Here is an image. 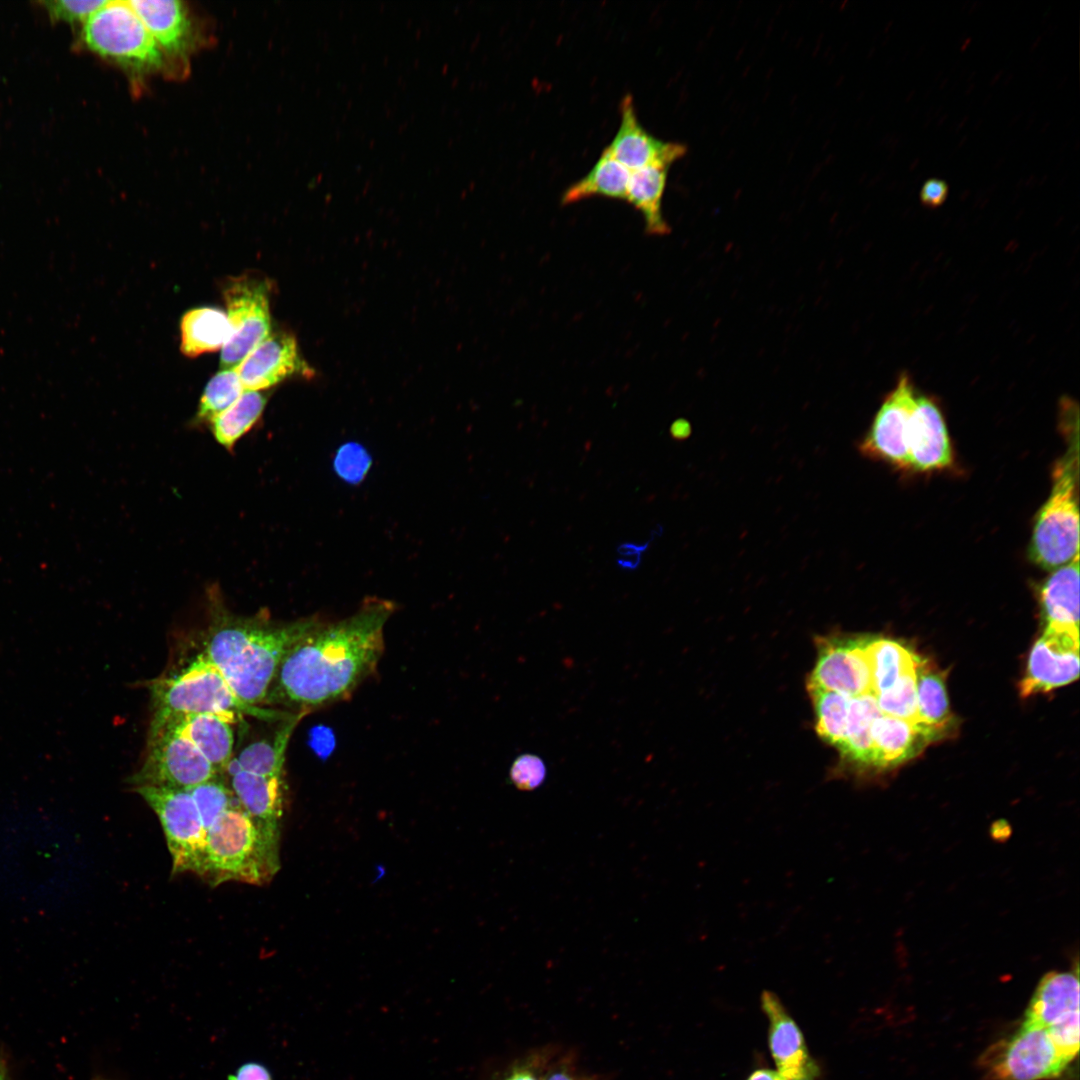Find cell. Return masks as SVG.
Instances as JSON below:
<instances>
[{"instance_id": "cell-14", "label": "cell", "mask_w": 1080, "mask_h": 1080, "mask_svg": "<svg viewBox=\"0 0 1080 1080\" xmlns=\"http://www.w3.org/2000/svg\"><path fill=\"white\" fill-rule=\"evenodd\" d=\"M228 785L249 816L269 852L279 858L281 819L284 811L283 776H261L243 770H228Z\"/></svg>"}, {"instance_id": "cell-12", "label": "cell", "mask_w": 1080, "mask_h": 1080, "mask_svg": "<svg viewBox=\"0 0 1080 1080\" xmlns=\"http://www.w3.org/2000/svg\"><path fill=\"white\" fill-rule=\"evenodd\" d=\"M868 639L823 638L808 689H823L856 697L871 693V672L866 653Z\"/></svg>"}, {"instance_id": "cell-45", "label": "cell", "mask_w": 1080, "mask_h": 1080, "mask_svg": "<svg viewBox=\"0 0 1080 1080\" xmlns=\"http://www.w3.org/2000/svg\"><path fill=\"white\" fill-rule=\"evenodd\" d=\"M545 1080H573L567 1073L557 1071L551 1073Z\"/></svg>"}, {"instance_id": "cell-13", "label": "cell", "mask_w": 1080, "mask_h": 1080, "mask_svg": "<svg viewBox=\"0 0 1080 1080\" xmlns=\"http://www.w3.org/2000/svg\"><path fill=\"white\" fill-rule=\"evenodd\" d=\"M1079 676V631L1045 626L1027 662L1020 694L1027 697L1067 685Z\"/></svg>"}, {"instance_id": "cell-33", "label": "cell", "mask_w": 1080, "mask_h": 1080, "mask_svg": "<svg viewBox=\"0 0 1080 1080\" xmlns=\"http://www.w3.org/2000/svg\"><path fill=\"white\" fill-rule=\"evenodd\" d=\"M245 391L235 368L221 369L207 383L195 419L209 422L230 407Z\"/></svg>"}, {"instance_id": "cell-10", "label": "cell", "mask_w": 1080, "mask_h": 1080, "mask_svg": "<svg viewBox=\"0 0 1080 1080\" xmlns=\"http://www.w3.org/2000/svg\"><path fill=\"white\" fill-rule=\"evenodd\" d=\"M984 1063L996 1080H1044L1058 1076L1070 1062L1046 1028L1024 1020L1011 1038L988 1051Z\"/></svg>"}, {"instance_id": "cell-16", "label": "cell", "mask_w": 1080, "mask_h": 1080, "mask_svg": "<svg viewBox=\"0 0 1080 1080\" xmlns=\"http://www.w3.org/2000/svg\"><path fill=\"white\" fill-rule=\"evenodd\" d=\"M909 470L932 472L949 468L954 455L947 426L937 403L916 395L907 432Z\"/></svg>"}, {"instance_id": "cell-3", "label": "cell", "mask_w": 1080, "mask_h": 1080, "mask_svg": "<svg viewBox=\"0 0 1080 1080\" xmlns=\"http://www.w3.org/2000/svg\"><path fill=\"white\" fill-rule=\"evenodd\" d=\"M152 719L149 734L182 717L202 713L250 716L264 721H281L294 713L251 706L235 694L220 670L199 654L188 666L171 676L149 682Z\"/></svg>"}, {"instance_id": "cell-25", "label": "cell", "mask_w": 1080, "mask_h": 1080, "mask_svg": "<svg viewBox=\"0 0 1080 1080\" xmlns=\"http://www.w3.org/2000/svg\"><path fill=\"white\" fill-rule=\"evenodd\" d=\"M305 714H292L281 721L271 737L254 740L234 754L226 771L243 770L261 776H283L289 739ZM225 771V772H226Z\"/></svg>"}, {"instance_id": "cell-35", "label": "cell", "mask_w": 1080, "mask_h": 1080, "mask_svg": "<svg viewBox=\"0 0 1080 1080\" xmlns=\"http://www.w3.org/2000/svg\"><path fill=\"white\" fill-rule=\"evenodd\" d=\"M875 697L882 714L919 724L915 668L902 675L890 689Z\"/></svg>"}, {"instance_id": "cell-26", "label": "cell", "mask_w": 1080, "mask_h": 1080, "mask_svg": "<svg viewBox=\"0 0 1080 1080\" xmlns=\"http://www.w3.org/2000/svg\"><path fill=\"white\" fill-rule=\"evenodd\" d=\"M230 323L225 311L197 307L187 311L180 322V349L188 357L222 349L229 339Z\"/></svg>"}, {"instance_id": "cell-40", "label": "cell", "mask_w": 1080, "mask_h": 1080, "mask_svg": "<svg viewBox=\"0 0 1080 1080\" xmlns=\"http://www.w3.org/2000/svg\"><path fill=\"white\" fill-rule=\"evenodd\" d=\"M228 1080H272V1076L266 1066L257 1062H248L241 1065L234 1074L229 1075Z\"/></svg>"}, {"instance_id": "cell-11", "label": "cell", "mask_w": 1080, "mask_h": 1080, "mask_svg": "<svg viewBox=\"0 0 1080 1080\" xmlns=\"http://www.w3.org/2000/svg\"><path fill=\"white\" fill-rule=\"evenodd\" d=\"M916 400L913 383L905 372L886 396L870 429L859 444L864 456L909 470L907 432Z\"/></svg>"}, {"instance_id": "cell-28", "label": "cell", "mask_w": 1080, "mask_h": 1080, "mask_svg": "<svg viewBox=\"0 0 1080 1080\" xmlns=\"http://www.w3.org/2000/svg\"><path fill=\"white\" fill-rule=\"evenodd\" d=\"M915 677L919 724L936 731L943 737L945 731L951 728L953 721L944 672L918 656Z\"/></svg>"}, {"instance_id": "cell-41", "label": "cell", "mask_w": 1080, "mask_h": 1080, "mask_svg": "<svg viewBox=\"0 0 1080 1080\" xmlns=\"http://www.w3.org/2000/svg\"><path fill=\"white\" fill-rule=\"evenodd\" d=\"M990 836L995 841H1006L1012 834L1011 825L1004 819L994 821L990 826Z\"/></svg>"}, {"instance_id": "cell-23", "label": "cell", "mask_w": 1080, "mask_h": 1080, "mask_svg": "<svg viewBox=\"0 0 1080 1080\" xmlns=\"http://www.w3.org/2000/svg\"><path fill=\"white\" fill-rule=\"evenodd\" d=\"M1039 601L1045 626L1079 631V554L1050 572L1040 585Z\"/></svg>"}, {"instance_id": "cell-5", "label": "cell", "mask_w": 1080, "mask_h": 1080, "mask_svg": "<svg viewBox=\"0 0 1080 1080\" xmlns=\"http://www.w3.org/2000/svg\"><path fill=\"white\" fill-rule=\"evenodd\" d=\"M280 869V859L265 846L239 802L207 830L200 877L212 887L227 881L262 885Z\"/></svg>"}, {"instance_id": "cell-47", "label": "cell", "mask_w": 1080, "mask_h": 1080, "mask_svg": "<svg viewBox=\"0 0 1080 1080\" xmlns=\"http://www.w3.org/2000/svg\"><path fill=\"white\" fill-rule=\"evenodd\" d=\"M96 1080H107V1079H96Z\"/></svg>"}, {"instance_id": "cell-27", "label": "cell", "mask_w": 1080, "mask_h": 1080, "mask_svg": "<svg viewBox=\"0 0 1080 1080\" xmlns=\"http://www.w3.org/2000/svg\"><path fill=\"white\" fill-rule=\"evenodd\" d=\"M630 173L603 150L591 169L563 192L561 203L569 205L596 196L625 200Z\"/></svg>"}, {"instance_id": "cell-22", "label": "cell", "mask_w": 1080, "mask_h": 1080, "mask_svg": "<svg viewBox=\"0 0 1080 1080\" xmlns=\"http://www.w3.org/2000/svg\"><path fill=\"white\" fill-rule=\"evenodd\" d=\"M1079 1015L1078 973L1051 971L1040 980L1025 1021L1049 1028Z\"/></svg>"}, {"instance_id": "cell-17", "label": "cell", "mask_w": 1080, "mask_h": 1080, "mask_svg": "<svg viewBox=\"0 0 1080 1080\" xmlns=\"http://www.w3.org/2000/svg\"><path fill=\"white\" fill-rule=\"evenodd\" d=\"M245 390L262 391L290 376L311 375L296 340L286 333L270 334L235 367Z\"/></svg>"}, {"instance_id": "cell-39", "label": "cell", "mask_w": 1080, "mask_h": 1080, "mask_svg": "<svg viewBox=\"0 0 1080 1080\" xmlns=\"http://www.w3.org/2000/svg\"><path fill=\"white\" fill-rule=\"evenodd\" d=\"M949 195V186L946 181L939 178H930L924 182L920 189V202L927 208H938L944 204Z\"/></svg>"}, {"instance_id": "cell-34", "label": "cell", "mask_w": 1080, "mask_h": 1080, "mask_svg": "<svg viewBox=\"0 0 1080 1080\" xmlns=\"http://www.w3.org/2000/svg\"><path fill=\"white\" fill-rule=\"evenodd\" d=\"M219 776L221 775L188 790L206 832L228 808L238 802L228 783Z\"/></svg>"}, {"instance_id": "cell-2", "label": "cell", "mask_w": 1080, "mask_h": 1080, "mask_svg": "<svg viewBox=\"0 0 1080 1080\" xmlns=\"http://www.w3.org/2000/svg\"><path fill=\"white\" fill-rule=\"evenodd\" d=\"M212 592L211 622L200 654L220 670L239 699L263 707L282 658L322 620L311 616L279 622L265 613L235 615L217 591Z\"/></svg>"}, {"instance_id": "cell-9", "label": "cell", "mask_w": 1080, "mask_h": 1080, "mask_svg": "<svg viewBox=\"0 0 1080 1080\" xmlns=\"http://www.w3.org/2000/svg\"><path fill=\"white\" fill-rule=\"evenodd\" d=\"M230 336L221 349L222 369L235 368L271 331L269 286L253 276L234 277L223 290Z\"/></svg>"}, {"instance_id": "cell-21", "label": "cell", "mask_w": 1080, "mask_h": 1080, "mask_svg": "<svg viewBox=\"0 0 1080 1080\" xmlns=\"http://www.w3.org/2000/svg\"><path fill=\"white\" fill-rule=\"evenodd\" d=\"M241 718L232 714L202 713L188 715L171 723L223 775L234 756L233 724Z\"/></svg>"}, {"instance_id": "cell-18", "label": "cell", "mask_w": 1080, "mask_h": 1080, "mask_svg": "<svg viewBox=\"0 0 1080 1080\" xmlns=\"http://www.w3.org/2000/svg\"><path fill=\"white\" fill-rule=\"evenodd\" d=\"M761 1004L769 1020V1044L777 1072L785 1080H814L817 1067L807 1051L801 1031L779 998L764 991Z\"/></svg>"}, {"instance_id": "cell-37", "label": "cell", "mask_w": 1080, "mask_h": 1080, "mask_svg": "<svg viewBox=\"0 0 1080 1080\" xmlns=\"http://www.w3.org/2000/svg\"><path fill=\"white\" fill-rule=\"evenodd\" d=\"M104 2L97 0H50L42 1L40 4L46 10L52 22L82 23L83 25Z\"/></svg>"}, {"instance_id": "cell-43", "label": "cell", "mask_w": 1080, "mask_h": 1080, "mask_svg": "<svg viewBox=\"0 0 1080 1080\" xmlns=\"http://www.w3.org/2000/svg\"><path fill=\"white\" fill-rule=\"evenodd\" d=\"M671 434L676 439L686 438L689 434V425L683 420H678L671 427Z\"/></svg>"}, {"instance_id": "cell-29", "label": "cell", "mask_w": 1080, "mask_h": 1080, "mask_svg": "<svg viewBox=\"0 0 1080 1080\" xmlns=\"http://www.w3.org/2000/svg\"><path fill=\"white\" fill-rule=\"evenodd\" d=\"M266 403L267 397L261 391L245 390L230 407L208 422L214 439L232 450L259 421Z\"/></svg>"}, {"instance_id": "cell-8", "label": "cell", "mask_w": 1080, "mask_h": 1080, "mask_svg": "<svg viewBox=\"0 0 1080 1080\" xmlns=\"http://www.w3.org/2000/svg\"><path fill=\"white\" fill-rule=\"evenodd\" d=\"M217 775L199 750L173 725H167L149 734L144 761L129 783L189 790Z\"/></svg>"}, {"instance_id": "cell-19", "label": "cell", "mask_w": 1080, "mask_h": 1080, "mask_svg": "<svg viewBox=\"0 0 1080 1080\" xmlns=\"http://www.w3.org/2000/svg\"><path fill=\"white\" fill-rule=\"evenodd\" d=\"M872 767H894L920 753L930 742L942 736L934 730L904 719L881 714L871 728Z\"/></svg>"}, {"instance_id": "cell-32", "label": "cell", "mask_w": 1080, "mask_h": 1080, "mask_svg": "<svg viewBox=\"0 0 1080 1080\" xmlns=\"http://www.w3.org/2000/svg\"><path fill=\"white\" fill-rule=\"evenodd\" d=\"M816 711L818 735L839 750L846 739L849 696L823 689H808Z\"/></svg>"}, {"instance_id": "cell-36", "label": "cell", "mask_w": 1080, "mask_h": 1080, "mask_svg": "<svg viewBox=\"0 0 1080 1080\" xmlns=\"http://www.w3.org/2000/svg\"><path fill=\"white\" fill-rule=\"evenodd\" d=\"M372 466L368 450L361 444L349 441L342 444L335 452L333 469L343 481L357 485L362 482Z\"/></svg>"}, {"instance_id": "cell-44", "label": "cell", "mask_w": 1080, "mask_h": 1080, "mask_svg": "<svg viewBox=\"0 0 1080 1080\" xmlns=\"http://www.w3.org/2000/svg\"><path fill=\"white\" fill-rule=\"evenodd\" d=\"M505 1080H539L531 1071L519 1069L511 1073Z\"/></svg>"}, {"instance_id": "cell-30", "label": "cell", "mask_w": 1080, "mask_h": 1080, "mask_svg": "<svg viewBox=\"0 0 1080 1080\" xmlns=\"http://www.w3.org/2000/svg\"><path fill=\"white\" fill-rule=\"evenodd\" d=\"M882 714L872 693L851 697L847 717L846 739L840 752L855 763L873 765L871 728Z\"/></svg>"}, {"instance_id": "cell-42", "label": "cell", "mask_w": 1080, "mask_h": 1080, "mask_svg": "<svg viewBox=\"0 0 1080 1080\" xmlns=\"http://www.w3.org/2000/svg\"><path fill=\"white\" fill-rule=\"evenodd\" d=\"M747 1080H785L777 1071L768 1069L756 1070Z\"/></svg>"}, {"instance_id": "cell-46", "label": "cell", "mask_w": 1080, "mask_h": 1080, "mask_svg": "<svg viewBox=\"0 0 1080 1080\" xmlns=\"http://www.w3.org/2000/svg\"><path fill=\"white\" fill-rule=\"evenodd\" d=\"M0 1080H6L4 1073L0 1070Z\"/></svg>"}, {"instance_id": "cell-20", "label": "cell", "mask_w": 1080, "mask_h": 1080, "mask_svg": "<svg viewBox=\"0 0 1080 1080\" xmlns=\"http://www.w3.org/2000/svg\"><path fill=\"white\" fill-rule=\"evenodd\" d=\"M130 6L165 56L184 57L190 49L192 23L179 0H131Z\"/></svg>"}, {"instance_id": "cell-4", "label": "cell", "mask_w": 1080, "mask_h": 1080, "mask_svg": "<svg viewBox=\"0 0 1080 1080\" xmlns=\"http://www.w3.org/2000/svg\"><path fill=\"white\" fill-rule=\"evenodd\" d=\"M1068 412L1070 442L1053 470V485L1034 521L1028 546L1029 559L1053 571L1079 554L1078 413Z\"/></svg>"}, {"instance_id": "cell-31", "label": "cell", "mask_w": 1080, "mask_h": 1080, "mask_svg": "<svg viewBox=\"0 0 1080 1080\" xmlns=\"http://www.w3.org/2000/svg\"><path fill=\"white\" fill-rule=\"evenodd\" d=\"M866 653L874 696L890 689L902 675L915 668L918 657L901 643L883 638L868 639Z\"/></svg>"}, {"instance_id": "cell-1", "label": "cell", "mask_w": 1080, "mask_h": 1080, "mask_svg": "<svg viewBox=\"0 0 1080 1080\" xmlns=\"http://www.w3.org/2000/svg\"><path fill=\"white\" fill-rule=\"evenodd\" d=\"M394 608L368 600L349 617L318 623L282 658L263 707L307 715L349 698L376 672Z\"/></svg>"}, {"instance_id": "cell-7", "label": "cell", "mask_w": 1080, "mask_h": 1080, "mask_svg": "<svg viewBox=\"0 0 1080 1080\" xmlns=\"http://www.w3.org/2000/svg\"><path fill=\"white\" fill-rule=\"evenodd\" d=\"M134 790L160 821L172 858V875L192 872L200 876L206 830L190 792L153 786L134 787Z\"/></svg>"}, {"instance_id": "cell-24", "label": "cell", "mask_w": 1080, "mask_h": 1080, "mask_svg": "<svg viewBox=\"0 0 1080 1080\" xmlns=\"http://www.w3.org/2000/svg\"><path fill=\"white\" fill-rule=\"evenodd\" d=\"M670 167L655 164L630 173L625 200L641 213L645 231L649 235L663 236L670 232V227L662 212V200Z\"/></svg>"}, {"instance_id": "cell-38", "label": "cell", "mask_w": 1080, "mask_h": 1080, "mask_svg": "<svg viewBox=\"0 0 1080 1080\" xmlns=\"http://www.w3.org/2000/svg\"><path fill=\"white\" fill-rule=\"evenodd\" d=\"M509 776L512 784L519 790L532 791L545 780L546 766L540 757L525 753L513 761Z\"/></svg>"}, {"instance_id": "cell-15", "label": "cell", "mask_w": 1080, "mask_h": 1080, "mask_svg": "<svg viewBox=\"0 0 1080 1080\" xmlns=\"http://www.w3.org/2000/svg\"><path fill=\"white\" fill-rule=\"evenodd\" d=\"M619 112L618 129L604 150L628 170L655 164L671 166L686 154L684 144L658 139L643 127L631 94L622 97Z\"/></svg>"}, {"instance_id": "cell-6", "label": "cell", "mask_w": 1080, "mask_h": 1080, "mask_svg": "<svg viewBox=\"0 0 1080 1080\" xmlns=\"http://www.w3.org/2000/svg\"><path fill=\"white\" fill-rule=\"evenodd\" d=\"M80 41L92 53L137 75L157 72L166 63L128 1H105L82 25Z\"/></svg>"}]
</instances>
